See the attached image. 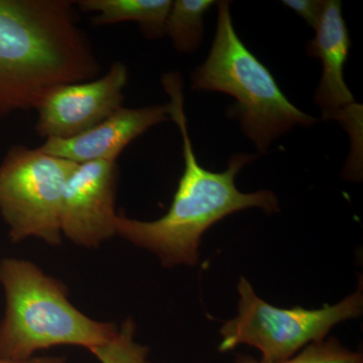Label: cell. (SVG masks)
<instances>
[{
	"instance_id": "cell-1",
	"label": "cell",
	"mask_w": 363,
	"mask_h": 363,
	"mask_svg": "<svg viewBox=\"0 0 363 363\" xmlns=\"http://www.w3.org/2000/svg\"><path fill=\"white\" fill-rule=\"evenodd\" d=\"M169 97V118L183 140L184 172L169 211L155 221H140L117 213L116 235L136 247L154 253L162 266L194 267L200 259L203 234L229 215L259 208L267 215L279 212L278 197L269 190L242 193L235 177L255 156L238 154L229 160L225 171H208L198 162L184 111L183 79L179 72L162 77Z\"/></svg>"
},
{
	"instance_id": "cell-2",
	"label": "cell",
	"mask_w": 363,
	"mask_h": 363,
	"mask_svg": "<svg viewBox=\"0 0 363 363\" xmlns=\"http://www.w3.org/2000/svg\"><path fill=\"white\" fill-rule=\"evenodd\" d=\"M69 0H0V118L37 108L54 87L101 67Z\"/></svg>"
},
{
	"instance_id": "cell-3",
	"label": "cell",
	"mask_w": 363,
	"mask_h": 363,
	"mask_svg": "<svg viewBox=\"0 0 363 363\" xmlns=\"http://www.w3.org/2000/svg\"><path fill=\"white\" fill-rule=\"evenodd\" d=\"M6 310L0 321V357L25 360L39 351L79 346L89 351L108 342L118 326L88 317L69 300L63 281L30 260H0Z\"/></svg>"
},
{
	"instance_id": "cell-4",
	"label": "cell",
	"mask_w": 363,
	"mask_h": 363,
	"mask_svg": "<svg viewBox=\"0 0 363 363\" xmlns=\"http://www.w3.org/2000/svg\"><path fill=\"white\" fill-rule=\"evenodd\" d=\"M218 18L206 61L192 73V89L225 93L235 99L227 109L260 154L296 126L310 128L314 117L297 108L271 72L243 44L234 28L230 2H217Z\"/></svg>"
},
{
	"instance_id": "cell-5",
	"label": "cell",
	"mask_w": 363,
	"mask_h": 363,
	"mask_svg": "<svg viewBox=\"0 0 363 363\" xmlns=\"http://www.w3.org/2000/svg\"><path fill=\"white\" fill-rule=\"evenodd\" d=\"M238 314L224 322L218 350L227 352L240 345L252 346L262 362H279L297 354L309 344L324 340L334 326L357 319L363 312L362 279L354 293L321 309H281L260 298L247 279L238 284Z\"/></svg>"
},
{
	"instance_id": "cell-6",
	"label": "cell",
	"mask_w": 363,
	"mask_h": 363,
	"mask_svg": "<svg viewBox=\"0 0 363 363\" xmlns=\"http://www.w3.org/2000/svg\"><path fill=\"white\" fill-rule=\"evenodd\" d=\"M77 164L40 149H9L0 164V215L11 242L38 238L61 245L62 195Z\"/></svg>"
},
{
	"instance_id": "cell-7",
	"label": "cell",
	"mask_w": 363,
	"mask_h": 363,
	"mask_svg": "<svg viewBox=\"0 0 363 363\" xmlns=\"http://www.w3.org/2000/svg\"><path fill=\"white\" fill-rule=\"evenodd\" d=\"M128 80V68L116 62L102 77L52 88L35 108L38 135L70 138L94 128L123 107Z\"/></svg>"
},
{
	"instance_id": "cell-8",
	"label": "cell",
	"mask_w": 363,
	"mask_h": 363,
	"mask_svg": "<svg viewBox=\"0 0 363 363\" xmlns=\"http://www.w3.org/2000/svg\"><path fill=\"white\" fill-rule=\"evenodd\" d=\"M116 162L79 164L62 195V236L85 248L99 247L116 235Z\"/></svg>"
},
{
	"instance_id": "cell-9",
	"label": "cell",
	"mask_w": 363,
	"mask_h": 363,
	"mask_svg": "<svg viewBox=\"0 0 363 363\" xmlns=\"http://www.w3.org/2000/svg\"><path fill=\"white\" fill-rule=\"evenodd\" d=\"M314 30L316 35L308 44V54L321 60L323 67L315 104L321 108L324 121L334 119L342 123L355 142L362 133V109L344 80L351 40L340 1L324 0L323 11Z\"/></svg>"
},
{
	"instance_id": "cell-10",
	"label": "cell",
	"mask_w": 363,
	"mask_h": 363,
	"mask_svg": "<svg viewBox=\"0 0 363 363\" xmlns=\"http://www.w3.org/2000/svg\"><path fill=\"white\" fill-rule=\"evenodd\" d=\"M169 105L143 108L121 107L94 128L70 138H48L43 152L75 162H116L117 157L136 138L157 124L169 121Z\"/></svg>"
},
{
	"instance_id": "cell-11",
	"label": "cell",
	"mask_w": 363,
	"mask_h": 363,
	"mask_svg": "<svg viewBox=\"0 0 363 363\" xmlns=\"http://www.w3.org/2000/svg\"><path fill=\"white\" fill-rule=\"evenodd\" d=\"M171 0H80L76 7L82 13H92L95 26L135 21L145 38L160 39L166 33Z\"/></svg>"
},
{
	"instance_id": "cell-12",
	"label": "cell",
	"mask_w": 363,
	"mask_h": 363,
	"mask_svg": "<svg viewBox=\"0 0 363 363\" xmlns=\"http://www.w3.org/2000/svg\"><path fill=\"white\" fill-rule=\"evenodd\" d=\"M216 2L213 0L172 1L166 33L180 54H192L199 48L204 32V16Z\"/></svg>"
},
{
	"instance_id": "cell-13",
	"label": "cell",
	"mask_w": 363,
	"mask_h": 363,
	"mask_svg": "<svg viewBox=\"0 0 363 363\" xmlns=\"http://www.w3.org/2000/svg\"><path fill=\"white\" fill-rule=\"evenodd\" d=\"M135 320L128 318L108 342L90 352L100 363H150L149 348L135 340Z\"/></svg>"
},
{
	"instance_id": "cell-14",
	"label": "cell",
	"mask_w": 363,
	"mask_h": 363,
	"mask_svg": "<svg viewBox=\"0 0 363 363\" xmlns=\"http://www.w3.org/2000/svg\"><path fill=\"white\" fill-rule=\"evenodd\" d=\"M234 363L269 362L255 359L250 355L238 354ZM272 363H363V355L362 352L350 350L337 338L330 337L309 344L289 359Z\"/></svg>"
},
{
	"instance_id": "cell-15",
	"label": "cell",
	"mask_w": 363,
	"mask_h": 363,
	"mask_svg": "<svg viewBox=\"0 0 363 363\" xmlns=\"http://www.w3.org/2000/svg\"><path fill=\"white\" fill-rule=\"evenodd\" d=\"M281 4L292 9L308 25L315 28L323 11L324 0H284Z\"/></svg>"
},
{
	"instance_id": "cell-16",
	"label": "cell",
	"mask_w": 363,
	"mask_h": 363,
	"mask_svg": "<svg viewBox=\"0 0 363 363\" xmlns=\"http://www.w3.org/2000/svg\"><path fill=\"white\" fill-rule=\"evenodd\" d=\"M0 363H67V359L62 357H33L25 360L6 359V358L0 357Z\"/></svg>"
}]
</instances>
